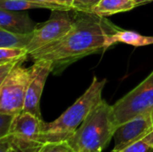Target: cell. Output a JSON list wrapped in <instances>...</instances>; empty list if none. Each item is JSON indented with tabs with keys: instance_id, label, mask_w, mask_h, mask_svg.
<instances>
[{
	"instance_id": "6da1fadb",
	"label": "cell",
	"mask_w": 153,
	"mask_h": 152,
	"mask_svg": "<svg viewBox=\"0 0 153 152\" xmlns=\"http://www.w3.org/2000/svg\"><path fill=\"white\" fill-rule=\"evenodd\" d=\"M75 12L74 24L63 39L29 55L34 62H50L55 74L87 56L105 51L108 37L120 29L106 17Z\"/></svg>"
},
{
	"instance_id": "7a4b0ae2",
	"label": "cell",
	"mask_w": 153,
	"mask_h": 152,
	"mask_svg": "<svg viewBox=\"0 0 153 152\" xmlns=\"http://www.w3.org/2000/svg\"><path fill=\"white\" fill-rule=\"evenodd\" d=\"M106 83V79L99 80L94 76L86 91L57 119L50 123L44 122L39 136L40 144L66 142L102 100V91Z\"/></svg>"
},
{
	"instance_id": "3957f363",
	"label": "cell",
	"mask_w": 153,
	"mask_h": 152,
	"mask_svg": "<svg viewBox=\"0 0 153 152\" xmlns=\"http://www.w3.org/2000/svg\"><path fill=\"white\" fill-rule=\"evenodd\" d=\"M116 130L113 108L102 99L66 142L74 152H102Z\"/></svg>"
},
{
	"instance_id": "277c9868",
	"label": "cell",
	"mask_w": 153,
	"mask_h": 152,
	"mask_svg": "<svg viewBox=\"0 0 153 152\" xmlns=\"http://www.w3.org/2000/svg\"><path fill=\"white\" fill-rule=\"evenodd\" d=\"M20 62L0 83V113L16 116L23 110L28 88L35 77L38 62L30 67H24Z\"/></svg>"
},
{
	"instance_id": "5b68a950",
	"label": "cell",
	"mask_w": 153,
	"mask_h": 152,
	"mask_svg": "<svg viewBox=\"0 0 153 152\" xmlns=\"http://www.w3.org/2000/svg\"><path fill=\"white\" fill-rule=\"evenodd\" d=\"M117 128L126 122L153 111V71L134 90L112 106Z\"/></svg>"
},
{
	"instance_id": "8992f818",
	"label": "cell",
	"mask_w": 153,
	"mask_h": 152,
	"mask_svg": "<svg viewBox=\"0 0 153 152\" xmlns=\"http://www.w3.org/2000/svg\"><path fill=\"white\" fill-rule=\"evenodd\" d=\"M73 10H52L50 17L43 23L37 24L33 37L26 47L29 55L63 39L73 28L75 13Z\"/></svg>"
},
{
	"instance_id": "52a82bcc",
	"label": "cell",
	"mask_w": 153,
	"mask_h": 152,
	"mask_svg": "<svg viewBox=\"0 0 153 152\" xmlns=\"http://www.w3.org/2000/svg\"><path fill=\"white\" fill-rule=\"evenodd\" d=\"M43 123L42 118L22 111L13 116L9 133L4 139L21 152H38L42 147L39 136Z\"/></svg>"
},
{
	"instance_id": "ba28073f",
	"label": "cell",
	"mask_w": 153,
	"mask_h": 152,
	"mask_svg": "<svg viewBox=\"0 0 153 152\" xmlns=\"http://www.w3.org/2000/svg\"><path fill=\"white\" fill-rule=\"evenodd\" d=\"M153 129L152 113L138 116L119 125L114 134L116 145L111 152H117L141 140Z\"/></svg>"
},
{
	"instance_id": "9c48e42d",
	"label": "cell",
	"mask_w": 153,
	"mask_h": 152,
	"mask_svg": "<svg viewBox=\"0 0 153 152\" xmlns=\"http://www.w3.org/2000/svg\"><path fill=\"white\" fill-rule=\"evenodd\" d=\"M39 64L38 72L31 81L25 97V102L23 110L24 112H29L39 118L41 117L40 113V99L44 90L45 83L50 73H53L52 65L48 61H35Z\"/></svg>"
},
{
	"instance_id": "30bf717a",
	"label": "cell",
	"mask_w": 153,
	"mask_h": 152,
	"mask_svg": "<svg viewBox=\"0 0 153 152\" xmlns=\"http://www.w3.org/2000/svg\"><path fill=\"white\" fill-rule=\"evenodd\" d=\"M37 24L24 11L0 8V29L16 33H32Z\"/></svg>"
},
{
	"instance_id": "8fae6325",
	"label": "cell",
	"mask_w": 153,
	"mask_h": 152,
	"mask_svg": "<svg viewBox=\"0 0 153 152\" xmlns=\"http://www.w3.org/2000/svg\"><path fill=\"white\" fill-rule=\"evenodd\" d=\"M119 42L134 47H144L152 45L153 36H144L138 32L119 29L108 37L106 44V50L109 47Z\"/></svg>"
},
{
	"instance_id": "7c38bea8",
	"label": "cell",
	"mask_w": 153,
	"mask_h": 152,
	"mask_svg": "<svg viewBox=\"0 0 153 152\" xmlns=\"http://www.w3.org/2000/svg\"><path fill=\"white\" fill-rule=\"evenodd\" d=\"M0 8L13 11H24L28 9L72 10L67 6L39 0H0Z\"/></svg>"
},
{
	"instance_id": "4fadbf2b",
	"label": "cell",
	"mask_w": 153,
	"mask_h": 152,
	"mask_svg": "<svg viewBox=\"0 0 153 152\" xmlns=\"http://www.w3.org/2000/svg\"><path fill=\"white\" fill-rule=\"evenodd\" d=\"M138 7L134 0H100L92 10V13L100 17H108L116 13L128 12Z\"/></svg>"
},
{
	"instance_id": "5bb4252c",
	"label": "cell",
	"mask_w": 153,
	"mask_h": 152,
	"mask_svg": "<svg viewBox=\"0 0 153 152\" xmlns=\"http://www.w3.org/2000/svg\"><path fill=\"white\" fill-rule=\"evenodd\" d=\"M33 37L32 33H16L0 29V47L26 48Z\"/></svg>"
},
{
	"instance_id": "9a60e30c",
	"label": "cell",
	"mask_w": 153,
	"mask_h": 152,
	"mask_svg": "<svg viewBox=\"0 0 153 152\" xmlns=\"http://www.w3.org/2000/svg\"><path fill=\"white\" fill-rule=\"evenodd\" d=\"M29 53L26 48L22 47H0V65L18 61L26 60Z\"/></svg>"
},
{
	"instance_id": "2e32d148",
	"label": "cell",
	"mask_w": 153,
	"mask_h": 152,
	"mask_svg": "<svg viewBox=\"0 0 153 152\" xmlns=\"http://www.w3.org/2000/svg\"><path fill=\"white\" fill-rule=\"evenodd\" d=\"M117 152H153V147L143 137Z\"/></svg>"
},
{
	"instance_id": "e0dca14e",
	"label": "cell",
	"mask_w": 153,
	"mask_h": 152,
	"mask_svg": "<svg viewBox=\"0 0 153 152\" xmlns=\"http://www.w3.org/2000/svg\"><path fill=\"white\" fill-rule=\"evenodd\" d=\"M38 152H74L69 146L67 142L45 143Z\"/></svg>"
},
{
	"instance_id": "ac0fdd59",
	"label": "cell",
	"mask_w": 153,
	"mask_h": 152,
	"mask_svg": "<svg viewBox=\"0 0 153 152\" xmlns=\"http://www.w3.org/2000/svg\"><path fill=\"white\" fill-rule=\"evenodd\" d=\"M100 0H74L73 10L82 13H92L93 8Z\"/></svg>"
},
{
	"instance_id": "d6986e66",
	"label": "cell",
	"mask_w": 153,
	"mask_h": 152,
	"mask_svg": "<svg viewBox=\"0 0 153 152\" xmlns=\"http://www.w3.org/2000/svg\"><path fill=\"white\" fill-rule=\"evenodd\" d=\"M13 116H14L0 113V139L8 134Z\"/></svg>"
},
{
	"instance_id": "ffe728a7",
	"label": "cell",
	"mask_w": 153,
	"mask_h": 152,
	"mask_svg": "<svg viewBox=\"0 0 153 152\" xmlns=\"http://www.w3.org/2000/svg\"><path fill=\"white\" fill-rule=\"evenodd\" d=\"M22 61H25V60L13 61V62H9V63L0 65V83L7 77V75L12 72V70L17 65V64H19Z\"/></svg>"
},
{
	"instance_id": "44dd1931",
	"label": "cell",
	"mask_w": 153,
	"mask_h": 152,
	"mask_svg": "<svg viewBox=\"0 0 153 152\" xmlns=\"http://www.w3.org/2000/svg\"><path fill=\"white\" fill-rule=\"evenodd\" d=\"M0 152H21L13 147L6 139H0Z\"/></svg>"
},
{
	"instance_id": "7402d4cb",
	"label": "cell",
	"mask_w": 153,
	"mask_h": 152,
	"mask_svg": "<svg viewBox=\"0 0 153 152\" xmlns=\"http://www.w3.org/2000/svg\"><path fill=\"white\" fill-rule=\"evenodd\" d=\"M74 2V0H57V3H58L59 4L67 6V7H69V8L72 9V10H73Z\"/></svg>"
},
{
	"instance_id": "603a6c76",
	"label": "cell",
	"mask_w": 153,
	"mask_h": 152,
	"mask_svg": "<svg viewBox=\"0 0 153 152\" xmlns=\"http://www.w3.org/2000/svg\"><path fill=\"white\" fill-rule=\"evenodd\" d=\"M144 139L152 145L153 147V129L148 133V134H146L145 136H144Z\"/></svg>"
},
{
	"instance_id": "cb8c5ba5",
	"label": "cell",
	"mask_w": 153,
	"mask_h": 152,
	"mask_svg": "<svg viewBox=\"0 0 153 152\" xmlns=\"http://www.w3.org/2000/svg\"><path fill=\"white\" fill-rule=\"evenodd\" d=\"M137 6H140L142 4H147V3H151V2H153V0H134Z\"/></svg>"
},
{
	"instance_id": "d4e9b609",
	"label": "cell",
	"mask_w": 153,
	"mask_h": 152,
	"mask_svg": "<svg viewBox=\"0 0 153 152\" xmlns=\"http://www.w3.org/2000/svg\"><path fill=\"white\" fill-rule=\"evenodd\" d=\"M39 1H44V2L53 3V4H58V3H57V0H39Z\"/></svg>"
},
{
	"instance_id": "484cf974",
	"label": "cell",
	"mask_w": 153,
	"mask_h": 152,
	"mask_svg": "<svg viewBox=\"0 0 153 152\" xmlns=\"http://www.w3.org/2000/svg\"><path fill=\"white\" fill-rule=\"evenodd\" d=\"M152 125H153V111L152 112Z\"/></svg>"
}]
</instances>
